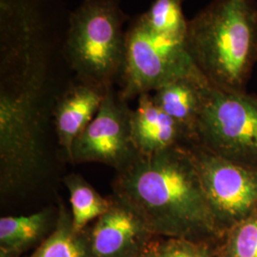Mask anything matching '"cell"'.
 Masks as SVG:
<instances>
[{"label": "cell", "instance_id": "cell-1", "mask_svg": "<svg viewBox=\"0 0 257 257\" xmlns=\"http://www.w3.org/2000/svg\"><path fill=\"white\" fill-rule=\"evenodd\" d=\"M113 189L156 237L211 244L223 237L188 145L137 156L119 171Z\"/></svg>", "mask_w": 257, "mask_h": 257}, {"label": "cell", "instance_id": "cell-2", "mask_svg": "<svg viewBox=\"0 0 257 257\" xmlns=\"http://www.w3.org/2000/svg\"><path fill=\"white\" fill-rule=\"evenodd\" d=\"M185 44L211 86L247 92L257 62L255 0H212L189 21Z\"/></svg>", "mask_w": 257, "mask_h": 257}, {"label": "cell", "instance_id": "cell-3", "mask_svg": "<svg viewBox=\"0 0 257 257\" xmlns=\"http://www.w3.org/2000/svg\"><path fill=\"white\" fill-rule=\"evenodd\" d=\"M43 60L39 55L15 66L1 85L0 184L5 194L27 187L44 165Z\"/></svg>", "mask_w": 257, "mask_h": 257}, {"label": "cell", "instance_id": "cell-4", "mask_svg": "<svg viewBox=\"0 0 257 257\" xmlns=\"http://www.w3.org/2000/svg\"><path fill=\"white\" fill-rule=\"evenodd\" d=\"M115 0H85L70 19L66 55L81 78L102 88L122 73L126 32Z\"/></svg>", "mask_w": 257, "mask_h": 257}, {"label": "cell", "instance_id": "cell-5", "mask_svg": "<svg viewBox=\"0 0 257 257\" xmlns=\"http://www.w3.org/2000/svg\"><path fill=\"white\" fill-rule=\"evenodd\" d=\"M196 142L257 173V94L210 87L196 126Z\"/></svg>", "mask_w": 257, "mask_h": 257}, {"label": "cell", "instance_id": "cell-6", "mask_svg": "<svg viewBox=\"0 0 257 257\" xmlns=\"http://www.w3.org/2000/svg\"><path fill=\"white\" fill-rule=\"evenodd\" d=\"M199 72L185 41L156 35L139 18L126 32L119 93L124 100L156 92L168 83Z\"/></svg>", "mask_w": 257, "mask_h": 257}, {"label": "cell", "instance_id": "cell-7", "mask_svg": "<svg viewBox=\"0 0 257 257\" xmlns=\"http://www.w3.org/2000/svg\"><path fill=\"white\" fill-rule=\"evenodd\" d=\"M188 147L223 235L256 213V172L215 155L196 141Z\"/></svg>", "mask_w": 257, "mask_h": 257}, {"label": "cell", "instance_id": "cell-8", "mask_svg": "<svg viewBox=\"0 0 257 257\" xmlns=\"http://www.w3.org/2000/svg\"><path fill=\"white\" fill-rule=\"evenodd\" d=\"M131 115L126 100L115 94L111 87L89 126L74 142V162H99L118 171L138 156L131 133Z\"/></svg>", "mask_w": 257, "mask_h": 257}, {"label": "cell", "instance_id": "cell-9", "mask_svg": "<svg viewBox=\"0 0 257 257\" xmlns=\"http://www.w3.org/2000/svg\"><path fill=\"white\" fill-rule=\"evenodd\" d=\"M88 234L93 257H137L156 237L136 211L115 196Z\"/></svg>", "mask_w": 257, "mask_h": 257}, {"label": "cell", "instance_id": "cell-10", "mask_svg": "<svg viewBox=\"0 0 257 257\" xmlns=\"http://www.w3.org/2000/svg\"><path fill=\"white\" fill-rule=\"evenodd\" d=\"M132 138L138 156H150L167 149L188 145L189 135L156 104L151 93L138 96L131 115Z\"/></svg>", "mask_w": 257, "mask_h": 257}, {"label": "cell", "instance_id": "cell-11", "mask_svg": "<svg viewBox=\"0 0 257 257\" xmlns=\"http://www.w3.org/2000/svg\"><path fill=\"white\" fill-rule=\"evenodd\" d=\"M108 88L80 83L68 89L56 103V134L60 146L71 160L75 140L96 115Z\"/></svg>", "mask_w": 257, "mask_h": 257}, {"label": "cell", "instance_id": "cell-12", "mask_svg": "<svg viewBox=\"0 0 257 257\" xmlns=\"http://www.w3.org/2000/svg\"><path fill=\"white\" fill-rule=\"evenodd\" d=\"M211 84L199 72L166 84L153 95L157 106L196 139V126Z\"/></svg>", "mask_w": 257, "mask_h": 257}, {"label": "cell", "instance_id": "cell-13", "mask_svg": "<svg viewBox=\"0 0 257 257\" xmlns=\"http://www.w3.org/2000/svg\"><path fill=\"white\" fill-rule=\"evenodd\" d=\"M49 210L24 216H4L0 219L1 255L18 257L41 238L49 228Z\"/></svg>", "mask_w": 257, "mask_h": 257}, {"label": "cell", "instance_id": "cell-14", "mask_svg": "<svg viewBox=\"0 0 257 257\" xmlns=\"http://www.w3.org/2000/svg\"><path fill=\"white\" fill-rule=\"evenodd\" d=\"M28 257H93L88 229L75 231L71 213L62 206L54 230Z\"/></svg>", "mask_w": 257, "mask_h": 257}, {"label": "cell", "instance_id": "cell-15", "mask_svg": "<svg viewBox=\"0 0 257 257\" xmlns=\"http://www.w3.org/2000/svg\"><path fill=\"white\" fill-rule=\"evenodd\" d=\"M64 182L69 191L72 223L75 231L86 230L90 223L110 209L111 199L102 197L80 175H69Z\"/></svg>", "mask_w": 257, "mask_h": 257}, {"label": "cell", "instance_id": "cell-16", "mask_svg": "<svg viewBox=\"0 0 257 257\" xmlns=\"http://www.w3.org/2000/svg\"><path fill=\"white\" fill-rule=\"evenodd\" d=\"M184 0H155L139 17L144 25L158 36L185 41L189 21L183 13Z\"/></svg>", "mask_w": 257, "mask_h": 257}, {"label": "cell", "instance_id": "cell-17", "mask_svg": "<svg viewBox=\"0 0 257 257\" xmlns=\"http://www.w3.org/2000/svg\"><path fill=\"white\" fill-rule=\"evenodd\" d=\"M214 257H257V212L223 235Z\"/></svg>", "mask_w": 257, "mask_h": 257}, {"label": "cell", "instance_id": "cell-18", "mask_svg": "<svg viewBox=\"0 0 257 257\" xmlns=\"http://www.w3.org/2000/svg\"><path fill=\"white\" fill-rule=\"evenodd\" d=\"M216 247L211 243L190 239L167 237L158 239V257H214Z\"/></svg>", "mask_w": 257, "mask_h": 257}, {"label": "cell", "instance_id": "cell-19", "mask_svg": "<svg viewBox=\"0 0 257 257\" xmlns=\"http://www.w3.org/2000/svg\"><path fill=\"white\" fill-rule=\"evenodd\" d=\"M157 242H158V239L156 237L152 239L137 257H158Z\"/></svg>", "mask_w": 257, "mask_h": 257}]
</instances>
